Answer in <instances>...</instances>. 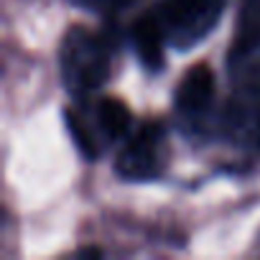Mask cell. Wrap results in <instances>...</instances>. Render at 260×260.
I'll use <instances>...</instances> for the list:
<instances>
[{"label":"cell","instance_id":"cell-1","mask_svg":"<svg viewBox=\"0 0 260 260\" xmlns=\"http://www.w3.org/2000/svg\"><path fill=\"white\" fill-rule=\"evenodd\" d=\"M61 77L77 94L94 92L110 79L112 49L89 28H72L61 44Z\"/></svg>","mask_w":260,"mask_h":260},{"label":"cell","instance_id":"cell-2","mask_svg":"<svg viewBox=\"0 0 260 260\" xmlns=\"http://www.w3.org/2000/svg\"><path fill=\"white\" fill-rule=\"evenodd\" d=\"M227 0H166L161 26L176 49L199 44L219 21Z\"/></svg>","mask_w":260,"mask_h":260},{"label":"cell","instance_id":"cell-3","mask_svg":"<svg viewBox=\"0 0 260 260\" xmlns=\"http://www.w3.org/2000/svg\"><path fill=\"white\" fill-rule=\"evenodd\" d=\"M161 138H164V133L156 122L143 125L120 151V156L115 161V171L130 181L156 176L158 166H161Z\"/></svg>","mask_w":260,"mask_h":260},{"label":"cell","instance_id":"cell-4","mask_svg":"<svg viewBox=\"0 0 260 260\" xmlns=\"http://www.w3.org/2000/svg\"><path fill=\"white\" fill-rule=\"evenodd\" d=\"M214 97V72L209 64H194L176 87V107L184 112L204 110Z\"/></svg>","mask_w":260,"mask_h":260},{"label":"cell","instance_id":"cell-5","mask_svg":"<svg viewBox=\"0 0 260 260\" xmlns=\"http://www.w3.org/2000/svg\"><path fill=\"white\" fill-rule=\"evenodd\" d=\"M133 46H136V54L141 59V64L148 69V72H158L164 69V26L153 18V16H143L133 23Z\"/></svg>","mask_w":260,"mask_h":260},{"label":"cell","instance_id":"cell-6","mask_svg":"<svg viewBox=\"0 0 260 260\" xmlns=\"http://www.w3.org/2000/svg\"><path fill=\"white\" fill-rule=\"evenodd\" d=\"M97 122L107 138H122L130 127V110L115 97H102L97 105Z\"/></svg>","mask_w":260,"mask_h":260},{"label":"cell","instance_id":"cell-7","mask_svg":"<svg viewBox=\"0 0 260 260\" xmlns=\"http://www.w3.org/2000/svg\"><path fill=\"white\" fill-rule=\"evenodd\" d=\"M235 107H237L235 122L240 127V133L260 138V87L247 89V94L240 97Z\"/></svg>","mask_w":260,"mask_h":260},{"label":"cell","instance_id":"cell-8","mask_svg":"<svg viewBox=\"0 0 260 260\" xmlns=\"http://www.w3.org/2000/svg\"><path fill=\"white\" fill-rule=\"evenodd\" d=\"M64 120H67V130H69V136L74 138L77 148H79L89 161H94L97 153H100V148H97V143H94V138H92V133H89V127L84 125V120H82L74 110H67V112H64Z\"/></svg>","mask_w":260,"mask_h":260},{"label":"cell","instance_id":"cell-9","mask_svg":"<svg viewBox=\"0 0 260 260\" xmlns=\"http://www.w3.org/2000/svg\"><path fill=\"white\" fill-rule=\"evenodd\" d=\"M77 6L89 8V11H117L122 6H127L130 0H74Z\"/></svg>","mask_w":260,"mask_h":260}]
</instances>
